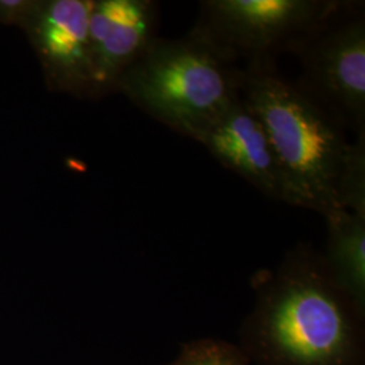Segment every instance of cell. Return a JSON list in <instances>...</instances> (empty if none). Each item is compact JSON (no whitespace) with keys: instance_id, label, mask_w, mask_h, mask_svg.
Instances as JSON below:
<instances>
[{"instance_id":"cell-2","label":"cell","mask_w":365,"mask_h":365,"mask_svg":"<svg viewBox=\"0 0 365 365\" xmlns=\"http://www.w3.org/2000/svg\"><path fill=\"white\" fill-rule=\"evenodd\" d=\"M241 91L274 148L294 206L324 217L341 209L365 214V133L349 144L339 122L265 60L250 61Z\"/></svg>"},{"instance_id":"cell-3","label":"cell","mask_w":365,"mask_h":365,"mask_svg":"<svg viewBox=\"0 0 365 365\" xmlns=\"http://www.w3.org/2000/svg\"><path fill=\"white\" fill-rule=\"evenodd\" d=\"M229 57L197 31L157 38L122 75L117 90L148 115L194 138L237 101L241 76Z\"/></svg>"},{"instance_id":"cell-4","label":"cell","mask_w":365,"mask_h":365,"mask_svg":"<svg viewBox=\"0 0 365 365\" xmlns=\"http://www.w3.org/2000/svg\"><path fill=\"white\" fill-rule=\"evenodd\" d=\"M339 9V1L327 0H207L195 31L229 58L241 53L265 60L279 48L298 49Z\"/></svg>"},{"instance_id":"cell-6","label":"cell","mask_w":365,"mask_h":365,"mask_svg":"<svg viewBox=\"0 0 365 365\" xmlns=\"http://www.w3.org/2000/svg\"><path fill=\"white\" fill-rule=\"evenodd\" d=\"M157 24L156 1H92L88 25L91 92L117 88L122 75L158 38Z\"/></svg>"},{"instance_id":"cell-5","label":"cell","mask_w":365,"mask_h":365,"mask_svg":"<svg viewBox=\"0 0 365 365\" xmlns=\"http://www.w3.org/2000/svg\"><path fill=\"white\" fill-rule=\"evenodd\" d=\"M307 88L339 125L365 133L364 15L329 22L300 45Z\"/></svg>"},{"instance_id":"cell-9","label":"cell","mask_w":365,"mask_h":365,"mask_svg":"<svg viewBox=\"0 0 365 365\" xmlns=\"http://www.w3.org/2000/svg\"><path fill=\"white\" fill-rule=\"evenodd\" d=\"M327 271L365 315V214L341 209L327 214Z\"/></svg>"},{"instance_id":"cell-1","label":"cell","mask_w":365,"mask_h":365,"mask_svg":"<svg viewBox=\"0 0 365 365\" xmlns=\"http://www.w3.org/2000/svg\"><path fill=\"white\" fill-rule=\"evenodd\" d=\"M242 327L255 365H363L364 314L327 271L322 256L297 250L256 284Z\"/></svg>"},{"instance_id":"cell-8","label":"cell","mask_w":365,"mask_h":365,"mask_svg":"<svg viewBox=\"0 0 365 365\" xmlns=\"http://www.w3.org/2000/svg\"><path fill=\"white\" fill-rule=\"evenodd\" d=\"M91 0H52L36 6L33 41L57 88L91 92Z\"/></svg>"},{"instance_id":"cell-10","label":"cell","mask_w":365,"mask_h":365,"mask_svg":"<svg viewBox=\"0 0 365 365\" xmlns=\"http://www.w3.org/2000/svg\"><path fill=\"white\" fill-rule=\"evenodd\" d=\"M170 365H252L241 348L220 339H196L185 344Z\"/></svg>"},{"instance_id":"cell-11","label":"cell","mask_w":365,"mask_h":365,"mask_svg":"<svg viewBox=\"0 0 365 365\" xmlns=\"http://www.w3.org/2000/svg\"><path fill=\"white\" fill-rule=\"evenodd\" d=\"M31 4L21 0H0V19L14 22L18 18L27 16L31 11Z\"/></svg>"},{"instance_id":"cell-7","label":"cell","mask_w":365,"mask_h":365,"mask_svg":"<svg viewBox=\"0 0 365 365\" xmlns=\"http://www.w3.org/2000/svg\"><path fill=\"white\" fill-rule=\"evenodd\" d=\"M194 140L262 194L294 206V197L269 138L242 98L199 131Z\"/></svg>"}]
</instances>
